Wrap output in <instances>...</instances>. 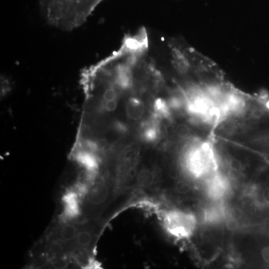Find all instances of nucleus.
<instances>
[{"label":"nucleus","mask_w":269,"mask_h":269,"mask_svg":"<svg viewBox=\"0 0 269 269\" xmlns=\"http://www.w3.org/2000/svg\"><path fill=\"white\" fill-rule=\"evenodd\" d=\"M230 190V183L224 176L218 173L211 175L207 178L206 193L213 201H222Z\"/></svg>","instance_id":"7"},{"label":"nucleus","mask_w":269,"mask_h":269,"mask_svg":"<svg viewBox=\"0 0 269 269\" xmlns=\"http://www.w3.org/2000/svg\"><path fill=\"white\" fill-rule=\"evenodd\" d=\"M111 195V183L105 174H99L90 186L84 201L90 209L99 210L105 206Z\"/></svg>","instance_id":"4"},{"label":"nucleus","mask_w":269,"mask_h":269,"mask_svg":"<svg viewBox=\"0 0 269 269\" xmlns=\"http://www.w3.org/2000/svg\"><path fill=\"white\" fill-rule=\"evenodd\" d=\"M155 182V175L150 170L143 169L138 172L136 183L139 187L147 188L151 186Z\"/></svg>","instance_id":"10"},{"label":"nucleus","mask_w":269,"mask_h":269,"mask_svg":"<svg viewBox=\"0 0 269 269\" xmlns=\"http://www.w3.org/2000/svg\"><path fill=\"white\" fill-rule=\"evenodd\" d=\"M230 167L233 171H240L242 169V163L237 159H232L230 161Z\"/></svg>","instance_id":"13"},{"label":"nucleus","mask_w":269,"mask_h":269,"mask_svg":"<svg viewBox=\"0 0 269 269\" xmlns=\"http://www.w3.org/2000/svg\"><path fill=\"white\" fill-rule=\"evenodd\" d=\"M79 227L71 222H63L52 233L50 244L56 249H67L69 254L79 232Z\"/></svg>","instance_id":"5"},{"label":"nucleus","mask_w":269,"mask_h":269,"mask_svg":"<svg viewBox=\"0 0 269 269\" xmlns=\"http://www.w3.org/2000/svg\"><path fill=\"white\" fill-rule=\"evenodd\" d=\"M104 0H38L47 23L62 31L82 26Z\"/></svg>","instance_id":"1"},{"label":"nucleus","mask_w":269,"mask_h":269,"mask_svg":"<svg viewBox=\"0 0 269 269\" xmlns=\"http://www.w3.org/2000/svg\"><path fill=\"white\" fill-rule=\"evenodd\" d=\"M266 143H267V144L269 145V134H268L267 136H266Z\"/></svg>","instance_id":"15"},{"label":"nucleus","mask_w":269,"mask_h":269,"mask_svg":"<svg viewBox=\"0 0 269 269\" xmlns=\"http://www.w3.org/2000/svg\"><path fill=\"white\" fill-rule=\"evenodd\" d=\"M262 257L266 262H269V246L265 247L261 251Z\"/></svg>","instance_id":"14"},{"label":"nucleus","mask_w":269,"mask_h":269,"mask_svg":"<svg viewBox=\"0 0 269 269\" xmlns=\"http://www.w3.org/2000/svg\"><path fill=\"white\" fill-rule=\"evenodd\" d=\"M167 231L174 237H189L196 228L197 220L193 214L180 210H171L164 217Z\"/></svg>","instance_id":"3"},{"label":"nucleus","mask_w":269,"mask_h":269,"mask_svg":"<svg viewBox=\"0 0 269 269\" xmlns=\"http://www.w3.org/2000/svg\"><path fill=\"white\" fill-rule=\"evenodd\" d=\"M83 201V198L75 189L67 191L62 198V222H71L79 218L82 214V203Z\"/></svg>","instance_id":"6"},{"label":"nucleus","mask_w":269,"mask_h":269,"mask_svg":"<svg viewBox=\"0 0 269 269\" xmlns=\"http://www.w3.org/2000/svg\"><path fill=\"white\" fill-rule=\"evenodd\" d=\"M183 163L186 171L195 178H208L216 173L218 168L213 147L207 141L191 144L186 149Z\"/></svg>","instance_id":"2"},{"label":"nucleus","mask_w":269,"mask_h":269,"mask_svg":"<svg viewBox=\"0 0 269 269\" xmlns=\"http://www.w3.org/2000/svg\"><path fill=\"white\" fill-rule=\"evenodd\" d=\"M95 236L93 229L87 227L79 228L69 255L79 259L91 248Z\"/></svg>","instance_id":"8"},{"label":"nucleus","mask_w":269,"mask_h":269,"mask_svg":"<svg viewBox=\"0 0 269 269\" xmlns=\"http://www.w3.org/2000/svg\"><path fill=\"white\" fill-rule=\"evenodd\" d=\"M229 212L221 203L207 206L203 211V219L208 224H216L226 220Z\"/></svg>","instance_id":"9"},{"label":"nucleus","mask_w":269,"mask_h":269,"mask_svg":"<svg viewBox=\"0 0 269 269\" xmlns=\"http://www.w3.org/2000/svg\"><path fill=\"white\" fill-rule=\"evenodd\" d=\"M238 219L233 218V217L228 216L226 218V227L227 230L230 231H235L237 230L238 227H239V224H238Z\"/></svg>","instance_id":"12"},{"label":"nucleus","mask_w":269,"mask_h":269,"mask_svg":"<svg viewBox=\"0 0 269 269\" xmlns=\"http://www.w3.org/2000/svg\"><path fill=\"white\" fill-rule=\"evenodd\" d=\"M175 132L177 135L185 138V137L189 136V134H190L191 130L190 128L186 124H180L176 127Z\"/></svg>","instance_id":"11"}]
</instances>
